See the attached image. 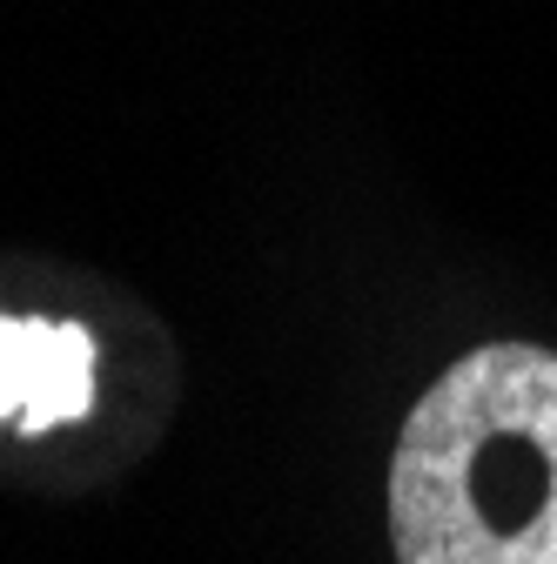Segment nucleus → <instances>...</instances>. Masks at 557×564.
Listing matches in <instances>:
<instances>
[{
    "instance_id": "nucleus-2",
    "label": "nucleus",
    "mask_w": 557,
    "mask_h": 564,
    "mask_svg": "<svg viewBox=\"0 0 557 564\" xmlns=\"http://www.w3.org/2000/svg\"><path fill=\"white\" fill-rule=\"evenodd\" d=\"M95 410V336L81 323L28 316V403L21 431H61Z\"/></svg>"
},
{
    "instance_id": "nucleus-1",
    "label": "nucleus",
    "mask_w": 557,
    "mask_h": 564,
    "mask_svg": "<svg viewBox=\"0 0 557 564\" xmlns=\"http://www.w3.org/2000/svg\"><path fill=\"white\" fill-rule=\"evenodd\" d=\"M396 564H557V349L483 343L403 416Z\"/></svg>"
},
{
    "instance_id": "nucleus-3",
    "label": "nucleus",
    "mask_w": 557,
    "mask_h": 564,
    "mask_svg": "<svg viewBox=\"0 0 557 564\" xmlns=\"http://www.w3.org/2000/svg\"><path fill=\"white\" fill-rule=\"evenodd\" d=\"M28 403V316H0V423H21Z\"/></svg>"
}]
</instances>
